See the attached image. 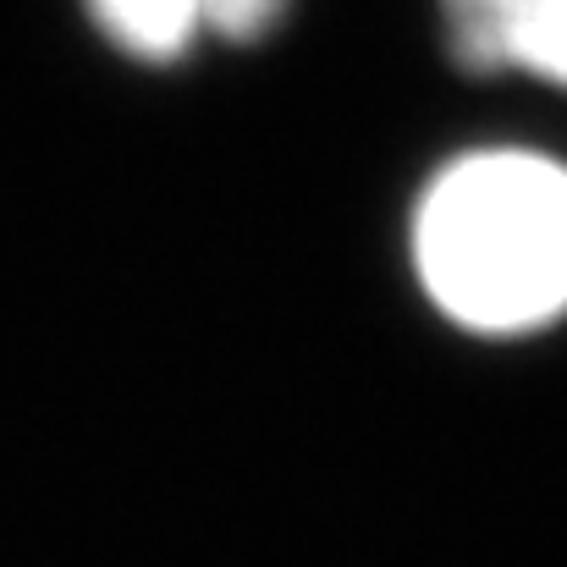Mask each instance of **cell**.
<instances>
[{"mask_svg": "<svg viewBox=\"0 0 567 567\" xmlns=\"http://www.w3.org/2000/svg\"><path fill=\"white\" fill-rule=\"evenodd\" d=\"M424 298L474 337H529L567 315V161L524 144L463 150L413 198Z\"/></svg>", "mask_w": 567, "mask_h": 567, "instance_id": "1", "label": "cell"}, {"mask_svg": "<svg viewBox=\"0 0 567 567\" xmlns=\"http://www.w3.org/2000/svg\"><path fill=\"white\" fill-rule=\"evenodd\" d=\"M435 11L463 72H524L567 94V0H435Z\"/></svg>", "mask_w": 567, "mask_h": 567, "instance_id": "3", "label": "cell"}, {"mask_svg": "<svg viewBox=\"0 0 567 567\" xmlns=\"http://www.w3.org/2000/svg\"><path fill=\"white\" fill-rule=\"evenodd\" d=\"M292 0H83L89 28L133 66H183L204 44H259Z\"/></svg>", "mask_w": 567, "mask_h": 567, "instance_id": "2", "label": "cell"}]
</instances>
